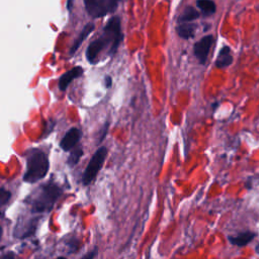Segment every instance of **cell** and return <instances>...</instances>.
I'll return each mask as SVG.
<instances>
[{
  "mask_svg": "<svg viewBox=\"0 0 259 259\" xmlns=\"http://www.w3.org/2000/svg\"><path fill=\"white\" fill-rule=\"evenodd\" d=\"M11 198V192L4 187H1L0 189V205L4 206Z\"/></svg>",
  "mask_w": 259,
  "mask_h": 259,
  "instance_id": "obj_17",
  "label": "cell"
},
{
  "mask_svg": "<svg viewBox=\"0 0 259 259\" xmlns=\"http://www.w3.org/2000/svg\"><path fill=\"white\" fill-rule=\"evenodd\" d=\"M233 62V56L232 51L229 47H223L218 55V58L215 60V67L218 68H226L229 65H231Z\"/></svg>",
  "mask_w": 259,
  "mask_h": 259,
  "instance_id": "obj_12",
  "label": "cell"
},
{
  "mask_svg": "<svg viewBox=\"0 0 259 259\" xmlns=\"http://www.w3.org/2000/svg\"><path fill=\"white\" fill-rule=\"evenodd\" d=\"M104 81H105V87L109 88V87L111 86V83H112V81H111V77H110V76H106V77H105V79H104Z\"/></svg>",
  "mask_w": 259,
  "mask_h": 259,
  "instance_id": "obj_22",
  "label": "cell"
},
{
  "mask_svg": "<svg viewBox=\"0 0 259 259\" xmlns=\"http://www.w3.org/2000/svg\"><path fill=\"white\" fill-rule=\"evenodd\" d=\"M212 44H213V36L210 34L201 37L198 41L194 44L193 53L197 61L199 62V64L201 65L205 64Z\"/></svg>",
  "mask_w": 259,
  "mask_h": 259,
  "instance_id": "obj_6",
  "label": "cell"
},
{
  "mask_svg": "<svg viewBox=\"0 0 259 259\" xmlns=\"http://www.w3.org/2000/svg\"><path fill=\"white\" fill-rule=\"evenodd\" d=\"M107 130H108V122H106V123H104V125H103V127L101 128V131L99 132V139H98V143H101L103 140H104V138L106 137V133H107Z\"/></svg>",
  "mask_w": 259,
  "mask_h": 259,
  "instance_id": "obj_20",
  "label": "cell"
},
{
  "mask_svg": "<svg viewBox=\"0 0 259 259\" xmlns=\"http://www.w3.org/2000/svg\"><path fill=\"white\" fill-rule=\"evenodd\" d=\"M107 155V148L106 147H100L96 150L94 155L91 157L84 173L82 176V183L83 185H89L97 176L98 172L103 166V163L105 161Z\"/></svg>",
  "mask_w": 259,
  "mask_h": 259,
  "instance_id": "obj_4",
  "label": "cell"
},
{
  "mask_svg": "<svg viewBox=\"0 0 259 259\" xmlns=\"http://www.w3.org/2000/svg\"><path fill=\"white\" fill-rule=\"evenodd\" d=\"M122 37L120 18L118 16H113L107 21L101 35L89 44L86 50V59L89 63L95 64L98 62V58L103 51H107L109 56L114 55Z\"/></svg>",
  "mask_w": 259,
  "mask_h": 259,
  "instance_id": "obj_1",
  "label": "cell"
},
{
  "mask_svg": "<svg viewBox=\"0 0 259 259\" xmlns=\"http://www.w3.org/2000/svg\"><path fill=\"white\" fill-rule=\"evenodd\" d=\"M62 194L63 189L58 184L48 182L40 185L34 193L27 197L26 202L29 204L33 213H44L54 207Z\"/></svg>",
  "mask_w": 259,
  "mask_h": 259,
  "instance_id": "obj_2",
  "label": "cell"
},
{
  "mask_svg": "<svg viewBox=\"0 0 259 259\" xmlns=\"http://www.w3.org/2000/svg\"><path fill=\"white\" fill-rule=\"evenodd\" d=\"M26 169L23 180L27 183H35L46 177L49 171V158L47 154L37 148L28 149L25 152Z\"/></svg>",
  "mask_w": 259,
  "mask_h": 259,
  "instance_id": "obj_3",
  "label": "cell"
},
{
  "mask_svg": "<svg viewBox=\"0 0 259 259\" xmlns=\"http://www.w3.org/2000/svg\"><path fill=\"white\" fill-rule=\"evenodd\" d=\"M256 252L259 254V244L257 245V247H256Z\"/></svg>",
  "mask_w": 259,
  "mask_h": 259,
  "instance_id": "obj_24",
  "label": "cell"
},
{
  "mask_svg": "<svg viewBox=\"0 0 259 259\" xmlns=\"http://www.w3.org/2000/svg\"><path fill=\"white\" fill-rule=\"evenodd\" d=\"M38 218H31L27 221L18 222L13 231V237L17 239H24L32 236L37 227Z\"/></svg>",
  "mask_w": 259,
  "mask_h": 259,
  "instance_id": "obj_7",
  "label": "cell"
},
{
  "mask_svg": "<svg viewBox=\"0 0 259 259\" xmlns=\"http://www.w3.org/2000/svg\"><path fill=\"white\" fill-rule=\"evenodd\" d=\"M83 71L84 70H83L82 67L76 66V67L72 68L71 70H69L68 72H66L65 74H63L59 79V88H60V90L65 91L74 79L80 77L83 74Z\"/></svg>",
  "mask_w": 259,
  "mask_h": 259,
  "instance_id": "obj_9",
  "label": "cell"
},
{
  "mask_svg": "<svg viewBox=\"0 0 259 259\" xmlns=\"http://www.w3.org/2000/svg\"><path fill=\"white\" fill-rule=\"evenodd\" d=\"M83 155V149H82V146H76L74 149H72L70 155H69V158L67 160V163L69 166L71 167H74L80 160V158L82 157Z\"/></svg>",
  "mask_w": 259,
  "mask_h": 259,
  "instance_id": "obj_16",
  "label": "cell"
},
{
  "mask_svg": "<svg viewBox=\"0 0 259 259\" xmlns=\"http://www.w3.org/2000/svg\"><path fill=\"white\" fill-rule=\"evenodd\" d=\"M79 244H80V242L76 238H72V239H70L69 242H67V245L71 249L70 252H76L78 250V248H79Z\"/></svg>",
  "mask_w": 259,
  "mask_h": 259,
  "instance_id": "obj_18",
  "label": "cell"
},
{
  "mask_svg": "<svg viewBox=\"0 0 259 259\" xmlns=\"http://www.w3.org/2000/svg\"><path fill=\"white\" fill-rule=\"evenodd\" d=\"M94 30V24L93 23H87L83 29L81 30V32L79 33V35L76 37V39L74 40L72 47H71V50H70V55H74L78 49L80 48V46L82 45V42L84 41V39Z\"/></svg>",
  "mask_w": 259,
  "mask_h": 259,
  "instance_id": "obj_10",
  "label": "cell"
},
{
  "mask_svg": "<svg viewBox=\"0 0 259 259\" xmlns=\"http://www.w3.org/2000/svg\"><path fill=\"white\" fill-rule=\"evenodd\" d=\"M81 138V131L78 127H72L70 128L62 138L61 142H60V147L63 151L65 152H69L72 149H74L79 140Z\"/></svg>",
  "mask_w": 259,
  "mask_h": 259,
  "instance_id": "obj_8",
  "label": "cell"
},
{
  "mask_svg": "<svg viewBox=\"0 0 259 259\" xmlns=\"http://www.w3.org/2000/svg\"><path fill=\"white\" fill-rule=\"evenodd\" d=\"M255 237V234L252 232H243L236 236H230L229 241L238 247H243L249 244Z\"/></svg>",
  "mask_w": 259,
  "mask_h": 259,
  "instance_id": "obj_13",
  "label": "cell"
},
{
  "mask_svg": "<svg viewBox=\"0 0 259 259\" xmlns=\"http://www.w3.org/2000/svg\"><path fill=\"white\" fill-rule=\"evenodd\" d=\"M57 259H67L66 257H63V256H61V257H58Z\"/></svg>",
  "mask_w": 259,
  "mask_h": 259,
  "instance_id": "obj_25",
  "label": "cell"
},
{
  "mask_svg": "<svg viewBox=\"0 0 259 259\" xmlns=\"http://www.w3.org/2000/svg\"><path fill=\"white\" fill-rule=\"evenodd\" d=\"M196 29H197V25L194 23H191V22L180 23L176 27L177 34L183 39H189V38L194 37Z\"/></svg>",
  "mask_w": 259,
  "mask_h": 259,
  "instance_id": "obj_11",
  "label": "cell"
},
{
  "mask_svg": "<svg viewBox=\"0 0 259 259\" xmlns=\"http://www.w3.org/2000/svg\"><path fill=\"white\" fill-rule=\"evenodd\" d=\"M1 259H15V255L13 252L8 251L6 253H3L1 256Z\"/></svg>",
  "mask_w": 259,
  "mask_h": 259,
  "instance_id": "obj_21",
  "label": "cell"
},
{
  "mask_svg": "<svg viewBox=\"0 0 259 259\" xmlns=\"http://www.w3.org/2000/svg\"><path fill=\"white\" fill-rule=\"evenodd\" d=\"M198 17H199V12L195 8L189 6V7L185 8L183 10V12L179 15L177 22H178V24L185 23V22H191V21L197 19Z\"/></svg>",
  "mask_w": 259,
  "mask_h": 259,
  "instance_id": "obj_14",
  "label": "cell"
},
{
  "mask_svg": "<svg viewBox=\"0 0 259 259\" xmlns=\"http://www.w3.org/2000/svg\"><path fill=\"white\" fill-rule=\"evenodd\" d=\"M196 6L205 16L211 15L215 12V4L212 0H197Z\"/></svg>",
  "mask_w": 259,
  "mask_h": 259,
  "instance_id": "obj_15",
  "label": "cell"
},
{
  "mask_svg": "<svg viewBox=\"0 0 259 259\" xmlns=\"http://www.w3.org/2000/svg\"><path fill=\"white\" fill-rule=\"evenodd\" d=\"M72 2H73V0H68V2H67V8L69 9V10H71V4H72Z\"/></svg>",
  "mask_w": 259,
  "mask_h": 259,
  "instance_id": "obj_23",
  "label": "cell"
},
{
  "mask_svg": "<svg viewBox=\"0 0 259 259\" xmlns=\"http://www.w3.org/2000/svg\"><path fill=\"white\" fill-rule=\"evenodd\" d=\"M119 0H84L87 13L94 18L105 16L115 10Z\"/></svg>",
  "mask_w": 259,
  "mask_h": 259,
  "instance_id": "obj_5",
  "label": "cell"
},
{
  "mask_svg": "<svg viewBox=\"0 0 259 259\" xmlns=\"http://www.w3.org/2000/svg\"><path fill=\"white\" fill-rule=\"evenodd\" d=\"M98 253V248L97 247H94L92 250H90L89 252H87L81 259H94L96 257Z\"/></svg>",
  "mask_w": 259,
  "mask_h": 259,
  "instance_id": "obj_19",
  "label": "cell"
}]
</instances>
